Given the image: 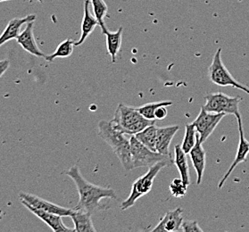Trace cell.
<instances>
[{"label":"cell","mask_w":249,"mask_h":232,"mask_svg":"<svg viewBox=\"0 0 249 232\" xmlns=\"http://www.w3.org/2000/svg\"><path fill=\"white\" fill-rule=\"evenodd\" d=\"M172 163L169 162H159L155 165L150 166L149 170L146 174L137 178L131 187V192L127 199L124 201L121 205V209L123 211L127 210L135 205L137 200L140 199L143 196L147 194L153 187L154 180L157 177L158 173L165 166H170Z\"/></svg>","instance_id":"cell-4"},{"label":"cell","mask_w":249,"mask_h":232,"mask_svg":"<svg viewBox=\"0 0 249 232\" xmlns=\"http://www.w3.org/2000/svg\"><path fill=\"white\" fill-rule=\"evenodd\" d=\"M90 4H91L90 0L84 1V14H83V18H82V22H81V37L78 41H76V47L84 43V41L87 39L88 37L93 33V31L98 25L97 18L93 17L90 13V10H89Z\"/></svg>","instance_id":"cell-17"},{"label":"cell","mask_w":249,"mask_h":232,"mask_svg":"<svg viewBox=\"0 0 249 232\" xmlns=\"http://www.w3.org/2000/svg\"><path fill=\"white\" fill-rule=\"evenodd\" d=\"M65 173L73 180L79 192V202L73 208L74 210L83 211L95 214L108 208V206L101 203L102 199L117 198V195L114 189L103 188L87 181L77 165L71 167Z\"/></svg>","instance_id":"cell-1"},{"label":"cell","mask_w":249,"mask_h":232,"mask_svg":"<svg viewBox=\"0 0 249 232\" xmlns=\"http://www.w3.org/2000/svg\"><path fill=\"white\" fill-rule=\"evenodd\" d=\"M208 77L215 85L221 87L231 86L249 94V88L239 83L223 64L222 60V49H219L213 55L212 64L208 68Z\"/></svg>","instance_id":"cell-6"},{"label":"cell","mask_w":249,"mask_h":232,"mask_svg":"<svg viewBox=\"0 0 249 232\" xmlns=\"http://www.w3.org/2000/svg\"><path fill=\"white\" fill-rule=\"evenodd\" d=\"M157 127L153 125L146 127L145 130L137 133L135 136L137 140L141 141L143 145L151 149L153 151H157Z\"/></svg>","instance_id":"cell-21"},{"label":"cell","mask_w":249,"mask_h":232,"mask_svg":"<svg viewBox=\"0 0 249 232\" xmlns=\"http://www.w3.org/2000/svg\"><path fill=\"white\" fill-rule=\"evenodd\" d=\"M179 130V125H173L169 127L157 128V151L163 156L170 155V145L175 134Z\"/></svg>","instance_id":"cell-16"},{"label":"cell","mask_w":249,"mask_h":232,"mask_svg":"<svg viewBox=\"0 0 249 232\" xmlns=\"http://www.w3.org/2000/svg\"><path fill=\"white\" fill-rule=\"evenodd\" d=\"M19 196H20V199L25 201L29 205H32L37 209L49 212V213L55 214H58V215L63 216V217L71 216V214L73 212V209H69V208H65L63 206L54 205L53 203L43 199V198L39 197L38 196H35V195L21 192L19 194Z\"/></svg>","instance_id":"cell-10"},{"label":"cell","mask_w":249,"mask_h":232,"mask_svg":"<svg viewBox=\"0 0 249 232\" xmlns=\"http://www.w3.org/2000/svg\"><path fill=\"white\" fill-rule=\"evenodd\" d=\"M197 131L196 130L195 126L193 124L186 125L185 126V135L183 142L181 144V149L184 151L186 155L190 154V152L194 147L196 141Z\"/></svg>","instance_id":"cell-24"},{"label":"cell","mask_w":249,"mask_h":232,"mask_svg":"<svg viewBox=\"0 0 249 232\" xmlns=\"http://www.w3.org/2000/svg\"><path fill=\"white\" fill-rule=\"evenodd\" d=\"M174 164L179 171L180 178L184 182L185 185L189 186L190 184V171H189V164L187 161V157L184 151L181 149V146L176 145L174 146Z\"/></svg>","instance_id":"cell-20"},{"label":"cell","mask_w":249,"mask_h":232,"mask_svg":"<svg viewBox=\"0 0 249 232\" xmlns=\"http://www.w3.org/2000/svg\"><path fill=\"white\" fill-rule=\"evenodd\" d=\"M188 186L185 185L181 178H175L170 185V191L174 197H182L187 193Z\"/></svg>","instance_id":"cell-26"},{"label":"cell","mask_w":249,"mask_h":232,"mask_svg":"<svg viewBox=\"0 0 249 232\" xmlns=\"http://www.w3.org/2000/svg\"><path fill=\"white\" fill-rule=\"evenodd\" d=\"M91 214L83 211L74 210L71 214V218L74 223L73 232H96L97 230L93 224Z\"/></svg>","instance_id":"cell-18"},{"label":"cell","mask_w":249,"mask_h":232,"mask_svg":"<svg viewBox=\"0 0 249 232\" xmlns=\"http://www.w3.org/2000/svg\"><path fill=\"white\" fill-rule=\"evenodd\" d=\"M173 105L172 101H160V102L148 103L142 107L137 108L140 113L148 120L156 121V112L157 109L161 107H170Z\"/></svg>","instance_id":"cell-25"},{"label":"cell","mask_w":249,"mask_h":232,"mask_svg":"<svg viewBox=\"0 0 249 232\" xmlns=\"http://www.w3.org/2000/svg\"><path fill=\"white\" fill-rule=\"evenodd\" d=\"M205 99L206 104L202 107L207 112L234 114L235 116L239 113V103L242 100L240 97H230L222 92L208 94Z\"/></svg>","instance_id":"cell-7"},{"label":"cell","mask_w":249,"mask_h":232,"mask_svg":"<svg viewBox=\"0 0 249 232\" xmlns=\"http://www.w3.org/2000/svg\"><path fill=\"white\" fill-rule=\"evenodd\" d=\"M33 28H34V22L26 23L25 29L17 37V43L19 44L25 51H27L28 53L33 54L37 57L44 58L46 54L39 49L38 45L36 43L34 33H33Z\"/></svg>","instance_id":"cell-12"},{"label":"cell","mask_w":249,"mask_h":232,"mask_svg":"<svg viewBox=\"0 0 249 232\" xmlns=\"http://www.w3.org/2000/svg\"><path fill=\"white\" fill-rule=\"evenodd\" d=\"M123 33H124V28L121 26L116 32L112 33V32L107 31L104 33V35L107 38V53L111 55L113 63L116 62V57L119 54L120 49L122 47Z\"/></svg>","instance_id":"cell-19"},{"label":"cell","mask_w":249,"mask_h":232,"mask_svg":"<svg viewBox=\"0 0 249 232\" xmlns=\"http://www.w3.org/2000/svg\"><path fill=\"white\" fill-rule=\"evenodd\" d=\"M116 130L128 135H136L146 127L155 125V120H148L141 114L137 108L119 104L114 112V119L111 121Z\"/></svg>","instance_id":"cell-3"},{"label":"cell","mask_w":249,"mask_h":232,"mask_svg":"<svg viewBox=\"0 0 249 232\" xmlns=\"http://www.w3.org/2000/svg\"><path fill=\"white\" fill-rule=\"evenodd\" d=\"M98 135L111 146L126 171L133 170L130 140L125 138L124 133L116 130L111 122L100 121L98 124Z\"/></svg>","instance_id":"cell-2"},{"label":"cell","mask_w":249,"mask_h":232,"mask_svg":"<svg viewBox=\"0 0 249 232\" xmlns=\"http://www.w3.org/2000/svg\"><path fill=\"white\" fill-rule=\"evenodd\" d=\"M21 202H22V205L27 208L28 210L30 211L31 213H33L34 215L37 216L41 221H44L53 232H73V229H70V228L65 226V223L62 220L63 216L37 209L32 205H29L25 201L21 200Z\"/></svg>","instance_id":"cell-11"},{"label":"cell","mask_w":249,"mask_h":232,"mask_svg":"<svg viewBox=\"0 0 249 232\" xmlns=\"http://www.w3.org/2000/svg\"><path fill=\"white\" fill-rule=\"evenodd\" d=\"M180 232H203V230L198 226L196 221H183L180 228Z\"/></svg>","instance_id":"cell-27"},{"label":"cell","mask_w":249,"mask_h":232,"mask_svg":"<svg viewBox=\"0 0 249 232\" xmlns=\"http://www.w3.org/2000/svg\"><path fill=\"white\" fill-rule=\"evenodd\" d=\"M36 19L35 15H29L27 17L22 18H14L10 22H8L6 29L4 30L3 33L0 35V47L2 45L16 38L21 33V28L23 24H26L28 22H34Z\"/></svg>","instance_id":"cell-15"},{"label":"cell","mask_w":249,"mask_h":232,"mask_svg":"<svg viewBox=\"0 0 249 232\" xmlns=\"http://www.w3.org/2000/svg\"><path fill=\"white\" fill-rule=\"evenodd\" d=\"M9 66H10L9 60L5 59L0 61V77H2L5 74V72L9 68Z\"/></svg>","instance_id":"cell-29"},{"label":"cell","mask_w":249,"mask_h":232,"mask_svg":"<svg viewBox=\"0 0 249 232\" xmlns=\"http://www.w3.org/2000/svg\"><path fill=\"white\" fill-rule=\"evenodd\" d=\"M74 46H75V42L73 40H71L70 38L65 39V41H63L62 43H60L57 46L56 50L54 51L53 54L46 55L44 57V59L46 60L47 62H52L55 58L68 57V56H70L71 54H72Z\"/></svg>","instance_id":"cell-22"},{"label":"cell","mask_w":249,"mask_h":232,"mask_svg":"<svg viewBox=\"0 0 249 232\" xmlns=\"http://www.w3.org/2000/svg\"><path fill=\"white\" fill-rule=\"evenodd\" d=\"M225 115V113H210L204 108H201L200 113L193 122V125L195 126L202 143H204L211 136L217 125L220 124Z\"/></svg>","instance_id":"cell-8"},{"label":"cell","mask_w":249,"mask_h":232,"mask_svg":"<svg viewBox=\"0 0 249 232\" xmlns=\"http://www.w3.org/2000/svg\"><path fill=\"white\" fill-rule=\"evenodd\" d=\"M5 1H8V0H0V2H5ZM29 1H37L39 3H43V0H29Z\"/></svg>","instance_id":"cell-30"},{"label":"cell","mask_w":249,"mask_h":232,"mask_svg":"<svg viewBox=\"0 0 249 232\" xmlns=\"http://www.w3.org/2000/svg\"><path fill=\"white\" fill-rule=\"evenodd\" d=\"M182 212L183 211L181 208L169 211L162 217V220L159 221L157 227L152 230V232H180V228L183 221V218L181 216Z\"/></svg>","instance_id":"cell-13"},{"label":"cell","mask_w":249,"mask_h":232,"mask_svg":"<svg viewBox=\"0 0 249 232\" xmlns=\"http://www.w3.org/2000/svg\"><path fill=\"white\" fill-rule=\"evenodd\" d=\"M167 107H161L158 108L156 112V120H162L164 119L167 115V110H166Z\"/></svg>","instance_id":"cell-28"},{"label":"cell","mask_w":249,"mask_h":232,"mask_svg":"<svg viewBox=\"0 0 249 232\" xmlns=\"http://www.w3.org/2000/svg\"><path fill=\"white\" fill-rule=\"evenodd\" d=\"M236 117L238 119V132H239V143H238V151H237L235 159H234L232 163L231 164V166L229 168L227 173H225V175L222 177V179L219 182L218 188L220 189H222V187H223L225 181L231 176V174L233 173L235 168L237 167L239 163L247 162V157H248L249 154V142L247 141V139L245 137L241 116L238 113V114L236 115Z\"/></svg>","instance_id":"cell-9"},{"label":"cell","mask_w":249,"mask_h":232,"mask_svg":"<svg viewBox=\"0 0 249 232\" xmlns=\"http://www.w3.org/2000/svg\"><path fill=\"white\" fill-rule=\"evenodd\" d=\"M130 150L133 169L141 167H150L159 162L174 163L171 156H163L157 151H153L138 141L135 136H130Z\"/></svg>","instance_id":"cell-5"},{"label":"cell","mask_w":249,"mask_h":232,"mask_svg":"<svg viewBox=\"0 0 249 232\" xmlns=\"http://www.w3.org/2000/svg\"><path fill=\"white\" fill-rule=\"evenodd\" d=\"M90 3L92 6L94 17L97 18L98 25L101 28V31L104 34L106 32L108 31L106 26V23H105V17L108 11L107 6L104 0H90Z\"/></svg>","instance_id":"cell-23"},{"label":"cell","mask_w":249,"mask_h":232,"mask_svg":"<svg viewBox=\"0 0 249 232\" xmlns=\"http://www.w3.org/2000/svg\"><path fill=\"white\" fill-rule=\"evenodd\" d=\"M190 156L196 173V184L200 185L206 169V151L203 147V143L199 140V135L196 136L195 146L190 152Z\"/></svg>","instance_id":"cell-14"}]
</instances>
